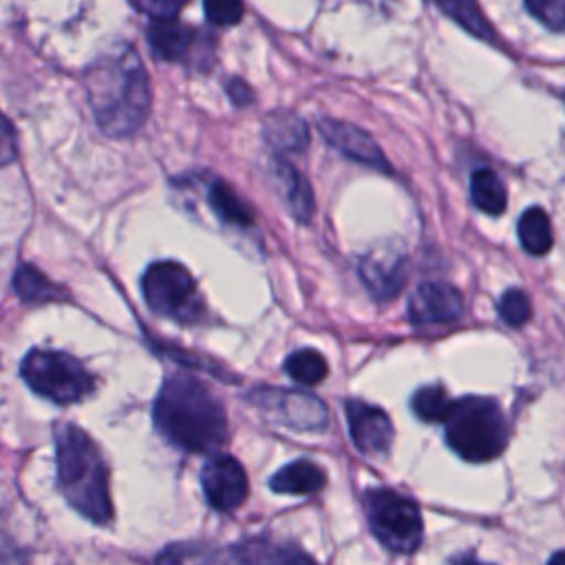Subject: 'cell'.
I'll return each instance as SVG.
<instances>
[{
  "instance_id": "10",
  "label": "cell",
  "mask_w": 565,
  "mask_h": 565,
  "mask_svg": "<svg viewBox=\"0 0 565 565\" xmlns=\"http://www.w3.org/2000/svg\"><path fill=\"white\" fill-rule=\"evenodd\" d=\"M318 130L324 137V141L333 146L338 152H342L344 157L375 170H384V172L388 170V161L382 148L375 143V139L366 130L358 128L355 124L327 117L318 121Z\"/></svg>"
},
{
  "instance_id": "20",
  "label": "cell",
  "mask_w": 565,
  "mask_h": 565,
  "mask_svg": "<svg viewBox=\"0 0 565 565\" xmlns=\"http://www.w3.org/2000/svg\"><path fill=\"white\" fill-rule=\"evenodd\" d=\"M516 230H519V241H521L523 249L534 254V256L547 254L554 245L550 216L541 207H527L521 214Z\"/></svg>"
},
{
  "instance_id": "23",
  "label": "cell",
  "mask_w": 565,
  "mask_h": 565,
  "mask_svg": "<svg viewBox=\"0 0 565 565\" xmlns=\"http://www.w3.org/2000/svg\"><path fill=\"white\" fill-rule=\"evenodd\" d=\"M285 371L294 382L316 386L327 377V360L316 349H298L285 360Z\"/></svg>"
},
{
  "instance_id": "2",
  "label": "cell",
  "mask_w": 565,
  "mask_h": 565,
  "mask_svg": "<svg viewBox=\"0 0 565 565\" xmlns=\"http://www.w3.org/2000/svg\"><path fill=\"white\" fill-rule=\"evenodd\" d=\"M159 433L188 452H212L227 437V415L218 397L194 375L172 373L152 408Z\"/></svg>"
},
{
  "instance_id": "31",
  "label": "cell",
  "mask_w": 565,
  "mask_h": 565,
  "mask_svg": "<svg viewBox=\"0 0 565 565\" xmlns=\"http://www.w3.org/2000/svg\"><path fill=\"white\" fill-rule=\"evenodd\" d=\"M15 152H18V143H15L13 126H11L9 119L0 113V166L13 161V159H15Z\"/></svg>"
},
{
  "instance_id": "32",
  "label": "cell",
  "mask_w": 565,
  "mask_h": 565,
  "mask_svg": "<svg viewBox=\"0 0 565 565\" xmlns=\"http://www.w3.org/2000/svg\"><path fill=\"white\" fill-rule=\"evenodd\" d=\"M227 93H230V97H232V102L234 104H238V106H245V104H249L252 102V88L243 82V79H232L230 84H227Z\"/></svg>"
},
{
  "instance_id": "22",
  "label": "cell",
  "mask_w": 565,
  "mask_h": 565,
  "mask_svg": "<svg viewBox=\"0 0 565 565\" xmlns=\"http://www.w3.org/2000/svg\"><path fill=\"white\" fill-rule=\"evenodd\" d=\"M470 199L481 212L501 214L505 210L508 194L501 179L492 170L481 168L470 179Z\"/></svg>"
},
{
  "instance_id": "19",
  "label": "cell",
  "mask_w": 565,
  "mask_h": 565,
  "mask_svg": "<svg viewBox=\"0 0 565 565\" xmlns=\"http://www.w3.org/2000/svg\"><path fill=\"white\" fill-rule=\"evenodd\" d=\"M207 205L214 216L227 225L249 227L254 223V214L249 205L223 181H214L207 188Z\"/></svg>"
},
{
  "instance_id": "7",
  "label": "cell",
  "mask_w": 565,
  "mask_h": 565,
  "mask_svg": "<svg viewBox=\"0 0 565 565\" xmlns=\"http://www.w3.org/2000/svg\"><path fill=\"white\" fill-rule=\"evenodd\" d=\"M141 291L148 307L179 322H194L201 316V300L190 271L174 260L152 263L143 278Z\"/></svg>"
},
{
  "instance_id": "11",
  "label": "cell",
  "mask_w": 565,
  "mask_h": 565,
  "mask_svg": "<svg viewBox=\"0 0 565 565\" xmlns=\"http://www.w3.org/2000/svg\"><path fill=\"white\" fill-rule=\"evenodd\" d=\"M463 313L461 294L441 280L422 282L408 300V318L415 324H444Z\"/></svg>"
},
{
  "instance_id": "8",
  "label": "cell",
  "mask_w": 565,
  "mask_h": 565,
  "mask_svg": "<svg viewBox=\"0 0 565 565\" xmlns=\"http://www.w3.org/2000/svg\"><path fill=\"white\" fill-rule=\"evenodd\" d=\"M201 483L210 505L221 512L238 508L247 497V475L230 455H214L207 459L201 472Z\"/></svg>"
},
{
  "instance_id": "3",
  "label": "cell",
  "mask_w": 565,
  "mask_h": 565,
  "mask_svg": "<svg viewBox=\"0 0 565 565\" xmlns=\"http://www.w3.org/2000/svg\"><path fill=\"white\" fill-rule=\"evenodd\" d=\"M55 466L64 499L93 523H108L113 514L108 468L99 448L82 428L73 424L57 426Z\"/></svg>"
},
{
  "instance_id": "21",
  "label": "cell",
  "mask_w": 565,
  "mask_h": 565,
  "mask_svg": "<svg viewBox=\"0 0 565 565\" xmlns=\"http://www.w3.org/2000/svg\"><path fill=\"white\" fill-rule=\"evenodd\" d=\"M13 289L24 302H49L66 298L64 291L33 265H20L15 269Z\"/></svg>"
},
{
  "instance_id": "18",
  "label": "cell",
  "mask_w": 565,
  "mask_h": 565,
  "mask_svg": "<svg viewBox=\"0 0 565 565\" xmlns=\"http://www.w3.org/2000/svg\"><path fill=\"white\" fill-rule=\"evenodd\" d=\"M263 135L276 152H298L309 141V130L305 121L294 113H271L265 121Z\"/></svg>"
},
{
  "instance_id": "1",
  "label": "cell",
  "mask_w": 565,
  "mask_h": 565,
  "mask_svg": "<svg viewBox=\"0 0 565 565\" xmlns=\"http://www.w3.org/2000/svg\"><path fill=\"white\" fill-rule=\"evenodd\" d=\"M88 106L102 132L110 137L135 135L150 110V86L143 64L132 46L99 55L84 75Z\"/></svg>"
},
{
  "instance_id": "24",
  "label": "cell",
  "mask_w": 565,
  "mask_h": 565,
  "mask_svg": "<svg viewBox=\"0 0 565 565\" xmlns=\"http://www.w3.org/2000/svg\"><path fill=\"white\" fill-rule=\"evenodd\" d=\"M435 2L446 15H450L459 26H463L472 35L483 40L492 38V26L488 18L481 13L477 0H435Z\"/></svg>"
},
{
  "instance_id": "16",
  "label": "cell",
  "mask_w": 565,
  "mask_h": 565,
  "mask_svg": "<svg viewBox=\"0 0 565 565\" xmlns=\"http://www.w3.org/2000/svg\"><path fill=\"white\" fill-rule=\"evenodd\" d=\"M196 33L188 26L174 20H152L148 29V42L154 57L163 62H179L183 60L192 46H194Z\"/></svg>"
},
{
  "instance_id": "15",
  "label": "cell",
  "mask_w": 565,
  "mask_h": 565,
  "mask_svg": "<svg viewBox=\"0 0 565 565\" xmlns=\"http://www.w3.org/2000/svg\"><path fill=\"white\" fill-rule=\"evenodd\" d=\"M274 181L276 188L289 210V214L298 221V223H309L313 218V192L307 183V179L287 161L276 159L274 161Z\"/></svg>"
},
{
  "instance_id": "12",
  "label": "cell",
  "mask_w": 565,
  "mask_h": 565,
  "mask_svg": "<svg viewBox=\"0 0 565 565\" xmlns=\"http://www.w3.org/2000/svg\"><path fill=\"white\" fill-rule=\"evenodd\" d=\"M263 408L276 413L289 428L296 430H322L329 422L324 404L300 391H265L260 393Z\"/></svg>"
},
{
  "instance_id": "29",
  "label": "cell",
  "mask_w": 565,
  "mask_h": 565,
  "mask_svg": "<svg viewBox=\"0 0 565 565\" xmlns=\"http://www.w3.org/2000/svg\"><path fill=\"white\" fill-rule=\"evenodd\" d=\"M188 0H132V4L152 20H174Z\"/></svg>"
},
{
  "instance_id": "17",
  "label": "cell",
  "mask_w": 565,
  "mask_h": 565,
  "mask_svg": "<svg viewBox=\"0 0 565 565\" xmlns=\"http://www.w3.org/2000/svg\"><path fill=\"white\" fill-rule=\"evenodd\" d=\"M324 470L307 459L282 466L269 481L271 490L280 494H316L324 488Z\"/></svg>"
},
{
  "instance_id": "30",
  "label": "cell",
  "mask_w": 565,
  "mask_h": 565,
  "mask_svg": "<svg viewBox=\"0 0 565 565\" xmlns=\"http://www.w3.org/2000/svg\"><path fill=\"white\" fill-rule=\"evenodd\" d=\"M203 556L192 545H170L157 556V565H196Z\"/></svg>"
},
{
  "instance_id": "6",
  "label": "cell",
  "mask_w": 565,
  "mask_h": 565,
  "mask_svg": "<svg viewBox=\"0 0 565 565\" xmlns=\"http://www.w3.org/2000/svg\"><path fill=\"white\" fill-rule=\"evenodd\" d=\"M366 516L377 541L391 552L408 554L422 543V514L415 501L386 488L369 490L364 497Z\"/></svg>"
},
{
  "instance_id": "28",
  "label": "cell",
  "mask_w": 565,
  "mask_h": 565,
  "mask_svg": "<svg viewBox=\"0 0 565 565\" xmlns=\"http://www.w3.org/2000/svg\"><path fill=\"white\" fill-rule=\"evenodd\" d=\"M205 15L216 26H232L243 18L241 0H203Z\"/></svg>"
},
{
  "instance_id": "5",
  "label": "cell",
  "mask_w": 565,
  "mask_h": 565,
  "mask_svg": "<svg viewBox=\"0 0 565 565\" xmlns=\"http://www.w3.org/2000/svg\"><path fill=\"white\" fill-rule=\"evenodd\" d=\"M22 380L42 397L55 404H73L95 388L93 375L68 353L33 349L20 364Z\"/></svg>"
},
{
  "instance_id": "33",
  "label": "cell",
  "mask_w": 565,
  "mask_h": 565,
  "mask_svg": "<svg viewBox=\"0 0 565 565\" xmlns=\"http://www.w3.org/2000/svg\"><path fill=\"white\" fill-rule=\"evenodd\" d=\"M547 565H565V550L552 554V558L547 561Z\"/></svg>"
},
{
  "instance_id": "9",
  "label": "cell",
  "mask_w": 565,
  "mask_h": 565,
  "mask_svg": "<svg viewBox=\"0 0 565 565\" xmlns=\"http://www.w3.org/2000/svg\"><path fill=\"white\" fill-rule=\"evenodd\" d=\"M360 276L373 298L391 300L408 278V258L395 245H380L362 258Z\"/></svg>"
},
{
  "instance_id": "25",
  "label": "cell",
  "mask_w": 565,
  "mask_h": 565,
  "mask_svg": "<svg viewBox=\"0 0 565 565\" xmlns=\"http://www.w3.org/2000/svg\"><path fill=\"white\" fill-rule=\"evenodd\" d=\"M413 413L428 424L444 422L448 417V411L452 406L448 393L441 386H422L413 399H411Z\"/></svg>"
},
{
  "instance_id": "26",
  "label": "cell",
  "mask_w": 565,
  "mask_h": 565,
  "mask_svg": "<svg viewBox=\"0 0 565 565\" xmlns=\"http://www.w3.org/2000/svg\"><path fill=\"white\" fill-rule=\"evenodd\" d=\"M499 313L510 327H523L532 318V302L523 289H508L499 300Z\"/></svg>"
},
{
  "instance_id": "34",
  "label": "cell",
  "mask_w": 565,
  "mask_h": 565,
  "mask_svg": "<svg viewBox=\"0 0 565 565\" xmlns=\"http://www.w3.org/2000/svg\"><path fill=\"white\" fill-rule=\"evenodd\" d=\"M452 565H486V563H479L472 556H463V558H457Z\"/></svg>"
},
{
  "instance_id": "14",
  "label": "cell",
  "mask_w": 565,
  "mask_h": 565,
  "mask_svg": "<svg viewBox=\"0 0 565 565\" xmlns=\"http://www.w3.org/2000/svg\"><path fill=\"white\" fill-rule=\"evenodd\" d=\"M230 565H318L302 550L267 539H249L234 545Z\"/></svg>"
},
{
  "instance_id": "4",
  "label": "cell",
  "mask_w": 565,
  "mask_h": 565,
  "mask_svg": "<svg viewBox=\"0 0 565 565\" xmlns=\"http://www.w3.org/2000/svg\"><path fill=\"white\" fill-rule=\"evenodd\" d=\"M446 424L448 446L468 461L497 459L508 441V426L499 404L490 397L468 395L452 402Z\"/></svg>"
},
{
  "instance_id": "13",
  "label": "cell",
  "mask_w": 565,
  "mask_h": 565,
  "mask_svg": "<svg viewBox=\"0 0 565 565\" xmlns=\"http://www.w3.org/2000/svg\"><path fill=\"white\" fill-rule=\"evenodd\" d=\"M347 419L351 439L360 452L382 455L388 450L393 441V424L382 408L360 399H349Z\"/></svg>"
},
{
  "instance_id": "27",
  "label": "cell",
  "mask_w": 565,
  "mask_h": 565,
  "mask_svg": "<svg viewBox=\"0 0 565 565\" xmlns=\"http://www.w3.org/2000/svg\"><path fill=\"white\" fill-rule=\"evenodd\" d=\"M527 11L552 31H565V0H525Z\"/></svg>"
}]
</instances>
